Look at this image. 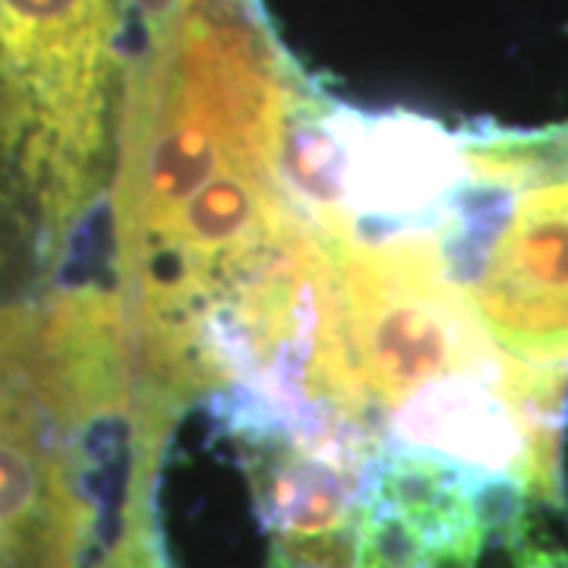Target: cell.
Instances as JSON below:
<instances>
[{"label":"cell","instance_id":"obj_3","mask_svg":"<svg viewBox=\"0 0 568 568\" xmlns=\"http://www.w3.org/2000/svg\"><path fill=\"white\" fill-rule=\"evenodd\" d=\"M263 521L265 568H351L366 474L383 439L338 417L227 429Z\"/></svg>","mask_w":568,"mask_h":568},{"label":"cell","instance_id":"obj_2","mask_svg":"<svg viewBox=\"0 0 568 568\" xmlns=\"http://www.w3.org/2000/svg\"><path fill=\"white\" fill-rule=\"evenodd\" d=\"M118 36L114 0H0V164L51 250L111 178Z\"/></svg>","mask_w":568,"mask_h":568},{"label":"cell","instance_id":"obj_6","mask_svg":"<svg viewBox=\"0 0 568 568\" xmlns=\"http://www.w3.org/2000/svg\"><path fill=\"white\" fill-rule=\"evenodd\" d=\"M508 568H568V544L528 525H515L508 537Z\"/></svg>","mask_w":568,"mask_h":568},{"label":"cell","instance_id":"obj_4","mask_svg":"<svg viewBox=\"0 0 568 568\" xmlns=\"http://www.w3.org/2000/svg\"><path fill=\"white\" fill-rule=\"evenodd\" d=\"M493 493L439 455L383 446L366 474L351 568H477Z\"/></svg>","mask_w":568,"mask_h":568},{"label":"cell","instance_id":"obj_5","mask_svg":"<svg viewBox=\"0 0 568 568\" xmlns=\"http://www.w3.org/2000/svg\"><path fill=\"white\" fill-rule=\"evenodd\" d=\"M85 568H171L159 493H145L130 506L121 530L89 559Z\"/></svg>","mask_w":568,"mask_h":568},{"label":"cell","instance_id":"obj_1","mask_svg":"<svg viewBox=\"0 0 568 568\" xmlns=\"http://www.w3.org/2000/svg\"><path fill=\"white\" fill-rule=\"evenodd\" d=\"M405 227L429 241L518 392L566 424L568 123L467 126L455 183Z\"/></svg>","mask_w":568,"mask_h":568}]
</instances>
